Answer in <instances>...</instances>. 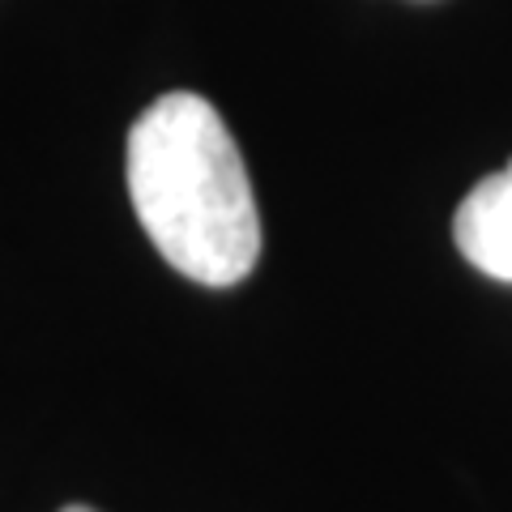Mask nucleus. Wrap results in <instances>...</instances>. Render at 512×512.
I'll return each instance as SVG.
<instances>
[{"label":"nucleus","instance_id":"f257e3e1","mask_svg":"<svg viewBox=\"0 0 512 512\" xmlns=\"http://www.w3.org/2000/svg\"><path fill=\"white\" fill-rule=\"evenodd\" d=\"M128 197L171 269L235 286L261 256V214L231 128L192 90L154 99L128 133Z\"/></svg>","mask_w":512,"mask_h":512},{"label":"nucleus","instance_id":"f03ea898","mask_svg":"<svg viewBox=\"0 0 512 512\" xmlns=\"http://www.w3.org/2000/svg\"><path fill=\"white\" fill-rule=\"evenodd\" d=\"M457 252L495 282H512V163L470 188L453 218Z\"/></svg>","mask_w":512,"mask_h":512},{"label":"nucleus","instance_id":"7ed1b4c3","mask_svg":"<svg viewBox=\"0 0 512 512\" xmlns=\"http://www.w3.org/2000/svg\"><path fill=\"white\" fill-rule=\"evenodd\" d=\"M60 512H99V508H86V504H69V508H60Z\"/></svg>","mask_w":512,"mask_h":512}]
</instances>
